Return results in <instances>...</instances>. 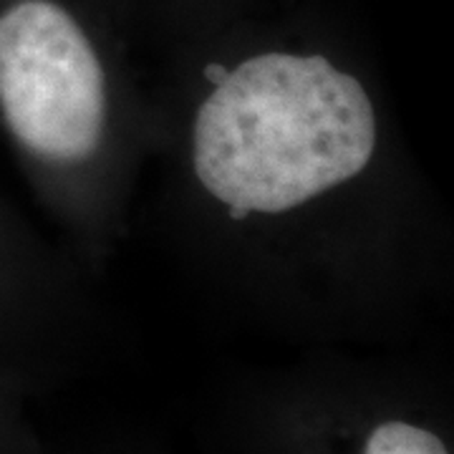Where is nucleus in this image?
I'll use <instances>...</instances> for the list:
<instances>
[{"instance_id": "7ed1b4c3", "label": "nucleus", "mask_w": 454, "mask_h": 454, "mask_svg": "<svg viewBox=\"0 0 454 454\" xmlns=\"http://www.w3.org/2000/svg\"><path fill=\"white\" fill-rule=\"evenodd\" d=\"M361 454H450V450L429 427L409 419H384L369 429Z\"/></svg>"}, {"instance_id": "20e7f679", "label": "nucleus", "mask_w": 454, "mask_h": 454, "mask_svg": "<svg viewBox=\"0 0 454 454\" xmlns=\"http://www.w3.org/2000/svg\"><path fill=\"white\" fill-rule=\"evenodd\" d=\"M18 293H26L23 253L18 247L13 227L8 225L5 215L0 210V313L13 298H18Z\"/></svg>"}, {"instance_id": "39448f33", "label": "nucleus", "mask_w": 454, "mask_h": 454, "mask_svg": "<svg viewBox=\"0 0 454 454\" xmlns=\"http://www.w3.org/2000/svg\"><path fill=\"white\" fill-rule=\"evenodd\" d=\"M134 5H146L154 11H162L184 20H200L207 16L238 13L243 8V0H129Z\"/></svg>"}, {"instance_id": "f257e3e1", "label": "nucleus", "mask_w": 454, "mask_h": 454, "mask_svg": "<svg viewBox=\"0 0 454 454\" xmlns=\"http://www.w3.org/2000/svg\"><path fill=\"white\" fill-rule=\"evenodd\" d=\"M245 49L192 124V172L235 220L276 217L361 177L379 149V116L356 74L325 51Z\"/></svg>"}, {"instance_id": "f03ea898", "label": "nucleus", "mask_w": 454, "mask_h": 454, "mask_svg": "<svg viewBox=\"0 0 454 454\" xmlns=\"http://www.w3.org/2000/svg\"><path fill=\"white\" fill-rule=\"evenodd\" d=\"M106 68L71 0H0V124L41 167H76L106 131Z\"/></svg>"}]
</instances>
